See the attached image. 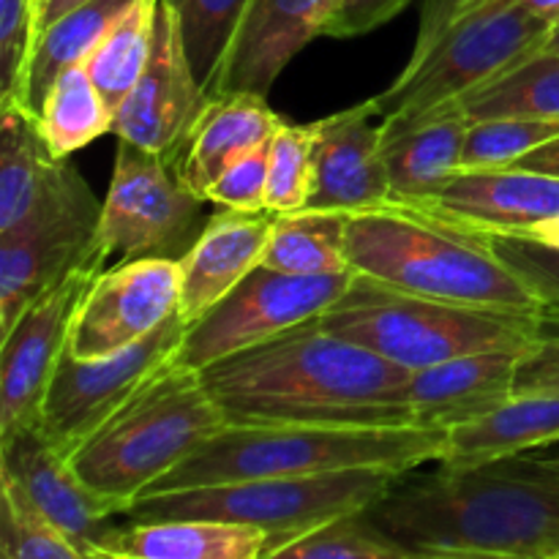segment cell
<instances>
[{
  "label": "cell",
  "instance_id": "obj_1",
  "mask_svg": "<svg viewBox=\"0 0 559 559\" xmlns=\"http://www.w3.org/2000/svg\"><path fill=\"white\" fill-rule=\"evenodd\" d=\"M364 516L418 557L559 559V453L409 469Z\"/></svg>",
  "mask_w": 559,
  "mask_h": 559
},
{
  "label": "cell",
  "instance_id": "obj_2",
  "mask_svg": "<svg viewBox=\"0 0 559 559\" xmlns=\"http://www.w3.org/2000/svg\"><path fill=\"white\" fill-rule=\"evenodd\" d=\"M227 426H415L409 371L309 320L200 371Z\"/></svg>",
  "mask_w": 559,
  "mask_h": 559
},
{
  "label": "cell",
  "instance_id": "obj_3",
  "mask_svg": "<svg viewBox=\"0 0 559 559\" xmlns=\"http://www.w3.org/2000/svg\"><path fill=\"white\" fill-rule=\"evenodd\" d=\"M353 273L399 293L475 309L549 314L491 238L418 205L388 202L347 222Z\"/></svg>",
  "mask_w": 559,
  "mask_h": 559
},
{
  "label": "cell",
  "instance_id": "obj_4",
  "mask_svg": "<svg viewBox=\"0 0 559 559\" xmlns=\"http://www.w3.org/2000/svg\"><path fill=\"white\" fill-rule=\"evenodd\" d=\"M445 431L420 426H224L147 495L257 478H311L353 469H409L437 464ZM145 495V497H147Z\"/></svg>",
  "mask_w": 559,
  "mask_h": 559
},
{
  "label": "cell",
  "instance_id": "obj_5",
  "mask_svg": "<svg viewBox=\"0 0 559 559\" xmlns=\"http://www.w3.org/2000/svg\"><path fill=\"white\" fill-rule=\"evenodd\" d=\"M551 22L513 0H431L407 69L374 96L380 120H409L513 69L544 47Z\"/></svg>",
  "mask_w": 559,
  "mask_h": 559
},
{
  "label": "cell",
  "instance_id": "obj_6",
  "mask_svg": "<svg viewBox=\"0 0 559 559\" xmlns=\"http://www.w3.org/2000/svg\"><path fill=\"white\" fill-rule=\"evenodd\" d=\"M224 426L200 371L173 360L76 448L71 467L93 491L131 508Z\"/></svg>",
  "mask_w": 559,
  "mask_h": 559
},
{
  "label": "cell",
  "instance_id": "obj_7",
  "mask_svg": "<svg viewBox=\"0 0 559 559\" xmlns=\"http://www.w3.org/2000/svg\"><path fill=\"white\" fill-rule=\"evenodd\" d=\"M322 328L371 349L407 371L495 349H527L538 342L549 314L475 309L399 293L355 273V282L333 309L320 317Z\"/></svg>",
  "mask_w": 559,
  "mask_h": 559
},
{
  "label": "cell",
  "instance_id": "obj_8",
  "mask_svg": "<svg viewBox=\"0 0 559 559\" xmlns=\"http://www.w3.org/2000/svg\"><path fill=\"white\" fill-rule=\"evenodd\" d=\"M399 475L404 473L353 469V473L311 475V478H257L200 486V489L140 497L123 519L129 522L216 519V522L249 524L267 535V555H271L322 524L336 522L349 513H364L391 489Z\"/></svg>",
  "mask_w": 559,
  "mask_h": 559
},
{
  "label": "cell",
  "instance_id": "obj_9",
  "mask_svg": "<svg viewBox=\"0 0 559 559\" xmlns=\"http://www.w3.org/2000/svg\"><path fill=\"white\" fill-rule=\"evenodd\" d=\"M102 205L74 164L63 158L58 175L9 233H0V336L74 267L98 249Z\"/></svg>",
  "mask_w": 559,
  "mask_h": 559
},
{
  "label": "cell",
  "instance_id": "obj_10",
  "mask_svg": "<svg viewBox=\"0 0 559 559\" xmlns=\"http://www.w3.org/2000/svg\"><path fill=\"white\" fill-rule=\"evenodd\" d=\"M202 197L180 178L178 162L120 140L112 183L102 202L98 249L129 260H183L200 238Z\"/></svg>",
  "mask_w": 559,
  "mask_h": 559
},
{
  "label": "cell",
  "instance_id": "obj_11",
  "mask_svg": "<svg viewBox=\"0 0 559 559\" xmlns=\"http://www.w3.org/2000/svg\"><path fill=\"white\" fill-rule=\"evenodd\" d=\"M355 273L295 276L257 265L233 293L186 328L175 364L202 371L216 360L238 355L282 336L309 320H320L342 300Z\"/></svg>",
  "mask_w": 559,
  "mask_h": 559
},
{
  "label": "cell",
  "instance_id": "obj_12",
  "mask_svg": "<svg viewBox=\"0 0 559 559\" xmlns=\"http://www.w3.org/2000/svg\"><path fill=\"white\" fill-rule=\"evenodd\" d=\"M186 328L189 322L175 314L142 342L93 360L74 358L66 347L38 424L49 445L63 456H74L76 448L102 429L156 371L173 364Z\"/></svg>",
  "mask_w": 559,
  "mask_h": 559
},
{
  "label": "cell",
  "instance_id": "obj_13",
  "mask_svg": "<svg viewBox=\"0 0 559 559\" xmlns=\"http://www.w3.org/2000/svg\"><path fill=\"white\" fill-rule=\"evenodd\" d=\"M104 265V254L82 262L0 336V440L41 424L44 399L69 347L74 314Z\"/></svg>",
  "mask_w": 559,
  "mask_h": 559
},
{
  "label": "cell",
  "instance_id": "obj_14",
  "mask_svg": "<svg viewBox=\"0 0 559 559\" xmlns=\"http://www.w3.org/2000/svg\"><path fill=\"white\" fill-rule=\"evenodd\" d=\"M207 102L211 96L200 85L186 55L178 16L164 0H158L151 58L134 91L115 109L112 134L180 162V153Z\"/></svg>",
  "mask_w": 559,
  "mask_h": 559
},
{
  "label": "cell",
  "instance_id": "obj_15",
  "mask_svg": "<svg viewBox=\"0 0 559 559\" xmlns=\"http://www.w3.org/2000/svg\"><path fill=\"white\" fill-rule=\"evenodd\" d=\"M178 260H129L93 278L74 314L69 353L104 358L151 336L180 306Z\"/></svg>",
  "mask_w": 559,
  "mask_h": 559
},
{
  "label": "cell",
  "instance_id": "obj_16",
  "mask_svg": "<svg viewBox=\"0 0 559 559\" xmlns=\"http://www.w3.org/2000/svg\"><path fill=\"white\" fill-rule=\"evenodd\" d=\"M0 484L11 486L38 516L69 535L91 559L129 508L93 491L71 467V459L49 445L38 426L0 440Z\"/></svg>",
  "mask_w": 559,
  "mask_h": 559
},
{
  "label": "cell",
  "instance_id": "obj_17",
  "mask_svg": "<svg viewBox=\"0 0 559 559\" xmlns=\"http://www.w3.org/2000/svg\"><path fill=\"white\" fill-rule=\"evenodd\" d=\"M314 191L306 211L353 213L393 202L374 98L311 123Z\"/></svg>",
  "mask_w": 559,
  "mask_h": 559
},
{
  "label": "cell",
  "instance_id": "obj_18",
  "mask_svg": "<svg viewBox=\"0 0 559 559\" xmlns=\"http://www.w3.org/2000/svg\"><path fill=\"white\" fill-rule=\"evenodd\" d=\"M418 207L475 233L533 238L559 222V178L513 167L456 173Z\"/></svg>",
  "mask_w": 559,
  "mask_h": 559
},
{
  "label": "cell",
  "instance_id": "obj_19",
  "mask_svg": "<svg viewBox=\"0 0 559 559\" xmlns=\"http://www.w3.org/2000/svg\"><path fill=\"white\" fill-rule=\"evenodd\" d=\"M338 0H251L211 98L229 93H271L295 55L322 36Z\"/></svg>",
  "mask_w": 559,
  "mask_h": 559
},
{
  "label": "cell",
  "instance_id": "obj_20",
  "mask_svg": "<svg viewBox=\"0 0 559 559\" xmlns=\"http://www.w3.org/2000/svg\"><path fill=\"white\" fill-rule=\"evenodd\" d=\"M273 211H229L207 218L200 238L180 260V306L186 322L200 320L227 293H233L257 265L271 240Z\"/></svg>",
  "mask_w": 559,
  "mask_h": 559
},
{
  "label": "cell",
  "instance_id": "obj_21",
  "mask_svg": "<svg viewBox=\"0 0 559 559\" xmlns=\"http://www.w3.org/2000/svg\"><path fill=\"white\" fill-rule=\"evenodd\" d=\"M522 353L495 349L409 371L407 393L415 426L451 431L500 407L513 396V374Z\"/></svg>",
  "mask_w": 559,
  "mask_h": 559
},
{
  "label": "cell",
  "instance_id": "obj_22",
  "mask_svg": "<svg viewBox=\"0 0 559 559\" xmlns=\"http://www.w3.org/2000/svg\"><path fill=\"white\" fill-rule=\"evenodd\" d=\"M469 123L473 120L462 102L445 104L420 118L382 123V158L393 202L418 205L462 173Z\"/></svg>",
  "mask_w": 559,
  "mask_h": 559
},
{
  "label": "cell",
  "instance_id": "obj_23",
  "mask_svg": "<svg viewBox=\"0 0 559 559\" xmlns=\"http://www.w3.org/2000/svg\"><path fill=\"white\" fill-rule=\"evenodd\" d=\"M282 123L284 120L267 107V98L257 93L211 98L180 153V178L197 197L207 200V191L224 169L271 142Z\"/></svg>",
  "mask_w": 559,
  "mask_h": 559
},
{
  "label": "cell",
  "instance_id": "obj_24",
  "mask_svg": "<svg viewBox=\"0 0 559 559\" xmlns=\"http://www.w3.org/2000/svg\"><path fill=\"white\" fill-rule=\"evenodd\" d=\"M102 555L131 559H262L267 535L249 524L216 519H162V522H118Z\"/></svg>",
  "mask_w": 559,
  "mask_h": 559
},
{
  "label": "cell",
  "instance_id": "obj_25",
  "mask_svg": "<svg viewBox=\"0 0 559 559\" xmlns=\"http://www.w3.org/2000/svg\"><path fill=\"white\" fill-rule=\"evenodd\" d=\"M559 445V399L513 393L508 402L445 431L440 462L475 464Z\"/></svg>",
  "mask_w": 559,
  "mask_h": 559
},
{
  "label": "cell",
  "instance_id": "obj_26",
  "mask_svg": "<svg viewBox=\"0 0 559 559\" xmlns=\"http://www.w3.org/2000/svg\"><path fill=\"white\" fill-rule=\"evenodd\" d=\"M134 5V0H91L44 27L33 47L16 107L36 118L49 87L71 66H82L93 55L109 27Z\"/></svg>",
  "mask_w": 559,
  "mask_h": 559
},
{
  "label": "cell",
  "instance_id": "obj_27",
  "mask_svg": "<svg viewBox=\"0 0 559 559\" xmlns=\"http://www.w3.org/2000/svg\"><path fill=\"white\" fill-rule=\"evenodd\" d=\"M63 158H55L36 120L16 104L0 107V233L14 229L49 189Z\"/></svg>",
  "mask_w": 559,
  "mask_h": 559
},
{
  "label": "cell",
  "instance_id": "obj_28",
  "mask_svg": "<svg viewBox=\"0 0 559 559\" xmlns=\"http://www.w3.org/2000/svg\"><path fill=\"white\" fill-rule=\"evenodd\" d=\"M347 222V213L331 211L276 213L262 265L295 276L349 273Z\"/></svg>",
  "mask_w": 559,
  "mask_h": 559
},
{
  "label": "cell",
  "instance_id": "obj_29",
  "mask_svg": "<svg viewBox=\"0 0 559 559\" xmlns=\"http://www.w3.org/2000/svg\"><path fill=\"white\" fill-rule=\"evenodd\" d=\"M33 120H36L52 156L69 158L71 153L82 151L93 140L112 131L115 112L104 102L96 82L91 80L85 63H82L71 66L55 80L44 98L41 112Z\"/></svg>",
  "mask_w": 559,
  "mask_h": 559
},
{
  "label": "cell",
  "instance_id": "obj_30",
  "mask_svg": "<svg viewBox=\"0 0 559 559\" xmlns=\"http://www.w3.org/2000/svg\"><path fill=\"white\" fill-rule=\"evenodd\" d=\"M469 120H559V55L535 52L462 98Z\"/></svg>",
  "mask_w": 559,
  "mask_h": 559
},
{
  "label": "cell",
  "instance_id": "obj_31",
  "mask_svg": "<svg viewBox=\"0 0 559 559\" xmlns=\"http://www.w3.org/2000/svg\"><path fill=\"white\" fill-rule=\"evenodd\" d=\"M156 3L158 0H134V5L109 27L107 36L85 60L87 74L112 112L134 91L151 58Z\"/></svg>",
  "mask_w": 559,
  "mask_h": 559
},
{
  "label": "cell",
  "instance_id": "obj_32",
  "mask_svg": "<svg viewBox=\"0 0 559 559\" xmlns=\"http://www.w3.org/2000/svg\"><path fill=\"white\" fill-rule=\"evenodd\" d=\"M164 3L178 16L191 69L211 96L251 0H164Z\"/></svg>",
  "mask_w": 559,
  "mask_h": 559
},
{
  "label": "cell",
  "instance_id": "obj_33",
  "mask_svg": "<svg viewBox=\"0 0 559 559\" xmlns=\"http://www.w3.org/2000/svg\"><path fill=\"white\" fill-rule=\"evenodd\" d=\"M262 559H429L402 549L364 513L328 522Z\"/></svg>",
  "mask_w": 559,
  "mask_h": 559
},
{
  "label": "cell",
  "instance_id": "obj_34",
  "mask_svg": "<svg viewBox=\"0 0 559 559\" xmlns=\"http://www.w3.org/2000/svg\"><path fill=\"white\" fill-rule=\"evenodd\" d=\"M559 136V120L491 118L473 120L464 140L462 173L473 169H508L535 147Z\"/></svg>",
  "mask_w": 559,
  "mask_h": 559
},
{
  "label": "cell",
  "instance_id": "obj_35",
  "mask_svg": "<svg viewBox=\"0 0 559 559\" xmlns=\"http://www.w3.org/2000/svg\"><path fill=\"white\" fill-rule=\"evenodd\" d=\"M314 191V131L309 126L282 123L271 140L267 211L298 213L309 207Z\"/></svg>",
  "mask_w": 559,
  "mask_h": 559
},
{
  "label": "cell",
  "instance_id": "obj_36",
  "mask_svg": "<svg viewBox=\"0 0 559 559\" xmlns=\"http://www.w3.org/2000/svg\"><path fill=\"white\" fill-rule=\"evenodd\" d=\"M0 559H91L69 535L38 516L11 486L0 484Z\"/></svg>",
  "mask_w": 559,
  "mask_h": 559
},
{
  "label": "cell",
  "instance_id": "obj_37",
  "mask_svg": "<svg viewBox=\"0 0 559 559\" xmlns=\"http://www.w3.org/2000/svg\"><path fill=\"white\" fill-rule=\"evenodd\" d=\"M38 36V0H0V107L16 104Z\"/></svg>",
  "mask_w": 559,
  "mask_h": 559
},
{
  "label": "cell",
  "instance_id": "obj_38",
  "mask_svg": "<svg viewBox=\"0 0 559 559\" xmlns=\"http://www.w3.org/2000/svg\"><path fill=\"white\" fill-rule=\"evenodd\" d=\"M497 254L530 284L551 320H559V249L530 238L489 235Z\"/></svg>",
  "mask_w": 559,
  "mask_h": 559
},
{
  "label": "cell",
  "instance_id": "obj_39",
  "mask_svg": "<svg viewBox=\"0 0 559 559\" xmlns=\"http://www.w3.org/2000/svg\"><path fill=\"white\" fill-rule=\"evenodd\" d=\"M267 178H271V142L224 169L211 186L207 200L229 211H267Z\"/></svg>",
  "mask_w": 559,
  "mask_h": 559
},
{
  "label": "cell",
  "instance_id": "obj_40",
  "mask_svg": "<svg viewBox=\"0 0 559 559\" xmlns=\"http://www.w3.org/2000/svg\"><path fill=\"white\" fill-rule=\"evenodd\" d=\"M513 393L559 399V333L546 331L538 342L519 355Z\"/></svg>",
  "mask_w": 559,
  "mask_h": 559
},
{
  "label": "cell",
  "instance_id": "obj_41",
  "mask_svg": "<svg viewBox=\"0 0 559 559\" xmlns=\"http://www.w3.org/2000/svg\"><path fill=\"white\" fill-rule=\"evenodd\" d=\"M407 3L409 0H338L322 25V36L358 38L402 14Z\"/></svg>",
  "mask_w": 559,
  "mask_h": 559
},
{
  "label": "cell",
  "instance_id": "obj_42",
  "mask_svg": "<svg viewBox=\"0 0 559 559\" xmlns=\"http://www.w3.org/2000/svg\"><path fill=\"white\" fill-rule=\"evenodd\" d=\"M513 169H527V173H540L551 175V178H559V136L557 140L546 142V145L535 147L533 153L519 158L513 164Z\"/></svg>",
  "mask_w": 559,
  "mask_h": 559
},
{
  "label": "cell",
  "instance_id": "obj_43",
  "mask_svg": "<svg viewBox=\"0 0 559 559\" xmlns=\"http://www.w3.org/2000/svg\"><path fill=\"white\" fill-rule=\"evenodd\" d=\"M85 3H91V0H41V3H38V33L47 25H52L55 20H60L63 14H69V11L80 9V5Z\"/></svg>",
  "mask_w": 559,
  "mask_h": 559
},
{
  "label": "cell",
  "instance_id": "obj_44",
  "mask_svg": "<svg viewBox=\"0 0 559 559\" xmlns=\"http://www.w3.org/2000/svg\"><path fill=\"white\" fill-rule=\"evenodd\" d=\"M513 3L524 5V9L533 11L535 16L551 22V25H557L559 22V0H513Z\"/></svg>",
  "mask_w": 559,
  "mask_h": 559
},
{
  "label": "cell",
  "instance_id": "obj_45",
  "mask_svg": "<svg viewBox=\"0 0 559 559\" xmlns=\"http://www.w3.org/2000/svg\"><path fill=\"white\" fill-rule=\"evenodd\" d=\"M538 52H549V55H559V22L557 25H551L549 36H546L544 47L538 49Z\"/></svg>",
  "mask_w": 559,
  "mask_h": 559
},
{
  "label": "cell",
  "instance_id": "obj_46",
  "mask_svg": "<svg viewBox=\"0 0 559 559\" xmlns=\"http://www.w3.org/2000/svg\"><path fill=\"white\" fill-rule=\"evenodd\" d=\"M98 559H131V557H118V555H98Z\"/></svg>",
  "mask_w": 559,
  "mask_h": 559
},
{
  "label": "cell",
  "instance_id": "obj_47",
  "mask_svg": "<svg viewBox=\"0 0 559 559\" xmlns=\"http://www.w3.org/2000/svg\"><path fill=\"white\" fill-rule=\"evenodd\" d=\"M429 559H445V557H429Z\"/></svg>",
  "mask_w": 559,
  "mask_h": 559
},
{
  "label": "cell",
  "instance_id": "obj_48",
  "mask_svg": "<svg viewBox=\"0 0 559 559\" xmlns=\"http://www.w3.org/2000/svg\"><path fill=\"white\" fill-rule=\"evenodd\" d=\"M38 3H41V0H38Z\"/></svg>",
  "mask_w": 559,
  "mask_h": 559
}]
</instances>
